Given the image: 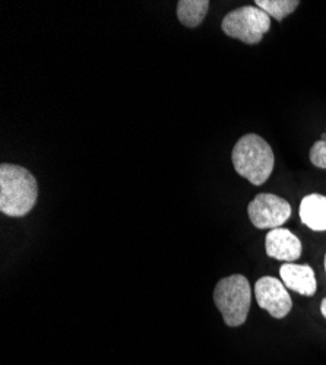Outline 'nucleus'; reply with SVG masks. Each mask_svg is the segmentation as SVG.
<instances>
[{"instance_id":"f257e3e1","label":"nucleus","mask_w":326,"mask_h":365,"mask_svg":"<svg viewBox=\"0 0 326 365\" xmlns=\"http://www.w3.org/2000/svg\"><path fill=\"white\" fill-rule=\"evenodd\" d=\"M39 185L26 168L14 164L0 167V210L8 217L28 215L37 203Z\"/></svg>"},{"instance_id":"f03ea898","label":"nucleus","mask_w":326,"mask_h":365,"mask_svg":"<svg viewBox=\"0 0 326 365\" xmlns=\"http://www.w3.org/2000/svg\"><path fill=\"white\" fill-rule=\"evenodd\" d=\"M233 165L255 186H262L272 174L275 157L271 145L255 133L237 140L231 154Z\"/></svg>"},{"instance_id":"7ed1b4c3","label":"nucleus","mask_w":326,"mask_h":365,"mask_svg":"<svg viewBox=\"0 0 326 365\" xmlns=\"http://www.w3.org/2000/svg\"><path fill=\"white\" fill-rule=\"evenodd\" d=\"M215 306L227 326H242L249 314L252 289L243 275H231L221 279L214 291Z\"/></svg>"},{"instance_id":"20e7f679","label":"nucleus","mask_w":326,"mask_h":365,"mask_svg":"<svg viewBox=\"0 0 326 365\" xmlns=\"http://www.w3.org/2000/svg\"><path fill=\"white\" fill-rule=\"evenodd\" d=\"M223 31L246 44H258L270 31L271 18L256 5L243 6L227 14L221 22Z\"/></svg>"},{"instance_id":"39448f33","label":"nucleus","mask_w":326,"mask_h":365,"mask_svg":"<svg viewBox=\"0 0 326 365\" xmlns=\"http://www.w3.org/2000/svg\"><path fill=\"white\" fill-rule=\"evenodd\" d=\"M248 214L256 228L275 230L288 221L291 217V206L280 196L260 193L249 203Z\"/></svg>"},{"instance_id":"423d86ee","label":"nucleus","mask_w":326,"mask_h":365,"mask_svg":"<svg viewBox=\"0 0 326 365\" xmlns=\"http://www.w3.org/2000/svg\"><path fill=\"white\" fill-rule=\"evenodd\" d=\"M255 297L259 307L275 319L285 317L292 307L287 287L272 277H263L255 285Z\"/></svg>"},{"instance_id":"0eeeda50","label":"nucleus","mask_w":326,"mask_h":365,"mask_svg":"<svg viewBox=\"0 0 326 365\" xmlns=\"http://www.w3.org/2000/svg\"><path fill=\"white\" fill-rule=\"evenodd\" d=\"M266 255L282 262H294L302 256V241L285 228L271 230L265 238Z\"/></svg>"},{"instance_id":"6e6552de","label":"nucleus","mask_w":326,"mask_h":365,"mask_svg":"<svg viewBox=\"0 0 326 365\" xmlns=\"http://www.w3.org/2000/svg\"><path fill=\"white\" fill-rule=\"evenodd\" d=\"M280 277L288 289L297 294L312 297L317 289L315 272L307 264L285 263L280 269Z\"/></svg>"},{"instance_id":"1a4fd4ad","label":"nucleus","mask_w":326,"mask_h":365,"mask_svg":"<svg viewBox=\"0 0 326 365\" xmlns=\"http://www.w3.org/2000/svg\"><path fill=\"white\" fill-rule=\"evenodd\" d=\"M300 220L313 231H326V196L313 193L303 197Z\"/></svg>"},{"instance_id":"9d476101","label":"nucleus","mask_w":326,"mask_h":365,"mask_svg":"<svg viewBox=\"0 0 326 365\" xmlns=\"http://www.w3.org/2000/svg\"><path fill=\"white\" fill-rule=\"evenodd\" d=\"M208 9V0H180L177 4V18L185 26L195 28L202 24Z\"/></svg>"},{"instance_id":"9b49d317","label":"nucleus","mask_w":326,"mask_h":365,"mask_svg":"<svg viewBox=\"0 0 326 365\" xmlns=\"http://www.w3.org/2000/svg\"><path fill=\"white\" fill-rule=\"evenodd\" d=\"M255 5L270 15V18H275L280 22L297 9L300 2L299 0H256Z\"/></svg>"},{"instance_id":"f8f14e48","label":"nucleus","mask_w":326,"mask_h":365,"mask_svg":"<svg viewBox=\"0 0 326 365\" xmlns=\"http://www.w3.org/2000/svg\"><path fill=\"white\" fill-rule=\"evenodd\" d=\"M310 163L322 170H326V140H317L310 148Z\"/></svg>"},{"instance_id":"ddd939ff","label":"nucleus","mask_w":326,"mask_h":365,"mask_svg":"<svg viewBox=\"0 0 326 365\" xmlns=\"http://www.w3.org/2000/svg\"><path fill=\"white\" fill-rule=\"evenodd\" d=\"M320 313H322V316L326 319V298L322 301V304H320Z\"/></svg>"},{"instance_id":"4468645a","label":"nucleus","mask_w":326,"mask_h":365,"mask_svg":"<svg viewBox=\"0 0 326 365\" xmlns=\"http://www.w3.org/2000/svg\"><path fill=\"white\" fill-rule=\"evenodd\" d=\"M322 140H326V133H323V135H322Z\"/></svg>"},{"instance_id":"2eb2a0df","label":"nucleus","mask_w":326,"mask_h":365,"mask_svg":"<svg viewBox=\"0 0 326 365\" xmlns=\"http://www.w3.org/2000/svg\"><path fill=\"white\" fill-rule=\"evenodd\" d=\"M325 270H326V255H325Z\"/></svg>"}]
</instances>
